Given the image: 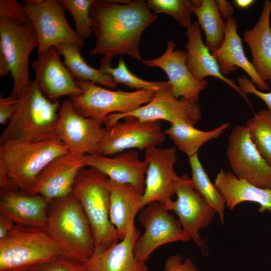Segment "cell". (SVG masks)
I'll list each match as a JSON object with an SVG mask.
<instances>
[{
	"instance_id": "40",
	"label": "cell",
	"mask_w": 271,
	"mask_h": 271,
	"mask_svg": "<svg viewBox=\"0 0 271 271\" xmlns=\"http://www.w3.org/2000/svg\"><path fill=\"white\" fill-rule=\"evenodd\" d=\"M18 98L9 96L3 97L0 96V124H7L15 112L18 103Z\"/></svg>"
},
{
	"instance_id": "9",
	"label": "cell",
	"mask_w": 271,
	"mask_h": 271,
	"mask_svg": "<svg viewBox=\"0 0 271 271\" xmlns=\"http://www.w3.org/2000/svg\"><path fill=\"white\" fill-rule=\"evenodd\" d=\"M24 7L38 41V56L52 47L69 43L80 48L84 41L69 25L66 10L58 0H25Z\"/></svg>"
},
{
	"instance_id": "15",
	"label": "cell",
	"mask_w": 271,
	"mask_h": 271,
	"mask_svg": "<svg viewBox=\"0 0 271 271\" xmlns=\"http://www.w3.org/2000/svg\"><path fill=\"white\" fill-rule=\"evenodd\" d=\"M226 156L231 172L238 178L271 189V167L259 155L245 125H237L228 137Z\"/></svg>"
},
{
	"instance_id": "20",
	"label": "cell",
	"mask_w": 271,
	"mask_h": 271,
	"mask_svg": "<svg viewBox=\"0 0 271 271\" xmlns=\"http://www.w3.org/2000/svg\"><path fill=\"white\" fill-rule=\"evenodd\" d=\"M85 163L86 167L96 169L109 180L131 185L144 192L148 163L140 159L137 151H126L112 156L87 155Z\"/></svg>"
},
{
	"instance_id": "13",
	"label": "cell",
	"mask_w": 271,
	"mask_h": 271,
	"mask_svg": "<svg viewBox=\"0 0 271 271\" xmlns=\"http://www.w3.org/2000/svg\"><path fill=\"white\" fill-rule=\"evenodd\" d=\"M123 119L105 126V134L97 154L112 156L128 150H145L165 140L159 121H143L132 117Z\"/></svg>"
},
{
	"instance_id": "27",
	"label": "cell",
	"mask_w": 271,
	"mask_h": 271,
	"mask_svg": "<svg viewBox=\"0 0 271 271\" xmlns=\"http://www.w3.org/2000/svg\"><path fill=\"white\" fill-rule=\"evenodd\" d=\"M110 183L109 219L121 240L134 224V218L141 210L143 192L128 184L110 180Z\"/></svg>"
},
{
	"instance_id": "2",
	"label": "cell",
	"mask_w": 271,
	"mask_h": 271,
	"mask_svg": "<svg viewBox=\"0 0 271 271\" xmlns=\"http://www.w3.org/2000/svg\"><path fill=\"white\" fill-rule=\"evenodd\" d=\"M17 108L0 137V144L7 141H39L57 136L56 127L60 107L41 92L34 80L18 97Z\"/></svg>"
},
{
	"instance_id": "22",
	"label": "cell",
	"mask_w": 271,
	"mask_h": 271,
	"mask_svg": "<svg viewBox=\"0 0 271 271\" xmlns=\"http://www.w3.org/2000/svg\"><path fill=\"white\" fill-rule=\"evenodd\" d=\"M225 23L224 41L217 50L211 53L218 62L221 73L225 76L236 71L237 67L240 68L249 76L250 81L258 90L269 91V85L260 76L245 55L235 18H228Z\"/></svg>"
},
{
	"instance_id": "43",
	"label": "cell",
	"mask_w": 271,
	"mask_h": 271,
	"mask_svg": "<svg viewBox=\"0 0 271 271\" xmlns=\"http://www.w3.org/2000/svg\"><path fill=\"white\" fill-rule=\"evenodd\" d=\"M219 11L223 18L227 20L232 17L234 13V7L230 3L226 0L216 1Z\"/></svg>"
},
{
	"instance_id": "17",
	"label": "cell",
	"mask_w": 271,
	"mask_h": 271,
	"mask_svg": "<svg viewBox=\"0 0 271 271\" xmlns=\"http://www.w3.org/2000/svg\"><path fill=\"white\" fill-rule=\"evenodd\" d=\"M143 63L164 71L172 92L178 99L198 103L201 93L208 87V82L206 79L199 81L194 78L187 67L185 51L177 48L173 40L167 42L166 50L162 55L145 60Z\"/></svg>"
},
{
	"instance_id": "11",
	"label": "cell",
	"mask_w": 271,
	"mask_h": 271,
	"mask_svg": "<svg viewBox=\"0 0 271 271\" xmlns=\"http://www.w3.org/2000/svg\"><path fill=\"white\" fill-rule=\"evenodd\" d=\"M105 132L102 122L79 114L69 99L63 101L56 134L68 152L80 156L97 154Z\"/></svg>"
},
{
	"instance_id": "28",
	"label": "cell",
	"mask_w": 271,
	"mask_h": 271,
	"mask_svg": "<svg viewBox=\"0 0 271 271\" xmlns=\"http://www.w3.org/2000/svg\"><path fill=\"white\" fill-rule=\"evenodd\" d=\"M229 126V122H224L211 130L204 131L185 122L178 121L171 124L170 127L164 130V133L173 141L177 148L189 158L198 154L203 145L218 138Z\"/></svg>"
},
{
	"instance_id": "7",
	"label": "cell",
	"mask_w": 271,
	"mask_h": 271,
	"mask_svg": "<svg viewBox=\"0 0 271 271\" xmlns=\"http://www.w3.org/2000/svg\"><path fill=\"white\" fill-rule=\"evenodd\" d=\"M81 91L69 97L81 115L97 120L105 125L107 116L125 113L149 102L155 92L147 90H113L90 81L75 79Z\"/></svg>"
},
{
	"instance_id": "30",
	"label": "cell",
	"mask_w": 271,
	"mask_h": 271,
	"mask_svg": "<svg viewBox=\"0 0 271 271\" xmlns=\"http://www.w3.org/2000/svg\"><path fill=\"white\" fill-rule=\"evenodd\" d=\"M63 56L62 62L75 79L91 82L104 87L114 89L117 84L109 75L91 67L85 61L80 48L69 43H63L55 47Z\"/></svg>"
},
{
	"instance_id": "5",
	"label": "cell",
	"mask_w": 271,
	"mask_h": 271,
	"mask_svg": "<svg viewBox=\"0 0 271 271\" xmlns=\"http://www.w3.org/2000/svg\"><path fill=\"white\" fill-rule=\"evenodd\" d=\"M68 152L57 136L34 141H7L0 144V164L19 191L27 193L48 163Z\"/></svg>"
},
{
	"instance_id": "32",
	"label": "cell",
	"mask_w": 271,
	"mask_h": 271,
	"mask_svg": "<svg viewBox=\"0 0 271 271\" xmlns=\"http://www.w3.org/2000/svg\"><path fill=\"white\" fill-rule=\"evenodd\" d=\"M112 59L102 58L99 70L103 73L109 75L114 82L120 83L137 90H147L156 92L170 86L168 81H150L143 79L130 71L124 61L120 57L116 67H111Z\"/></svg>"
},
{
	"instance_id": "18",
	"label": "cell",
	"mask_w": 271,
	"mask_h": 271,
	"mask_svg": "<svg viewBox=\"0 0 271 271\" xmlns=\"http://www.w3.org/2000/svg\"><path fill=\"white\" fill-rule=\"evenodd\" d=\"M85 156L68 152L55 158L40 172L26 193L41 195L50 204L70 195L79 172L86 167Z\"/></svg>"
},
{
	"instance_id": "39",
	"label": "cell",
	"mask_w": 271,
	"mask_h": 271,
	"mask_svg": "<svg viewBox=\"0 0 271 271\" xmlns=\"http://www.w3.org/2000/svg\"><path fill=\"white\" fill-rule=\"evenodd\" d=\"M164 271H200L198 270L193 260L186 258L183 260L179 254L170 256L167 258L164 266Z\"/></svg>"
},
{
	"instance_id": "44",
	"label": "cell",
	"mask_w": 271,
	"mask_h": 271,
	"mask_svg": "<svg viewBox=\"0 0 271 271\" xmlns=\"http://www.w3.org/2000/svg\"><path fill=\"white\" fill-rule=\"evenodd\" d=\"M255 1L253 0H234L235 5L240 9H244L250 7Z\"/></svg>"
},
{
	"instance_id": "16",
	"label": "cell",
	"mask_w": 271,
	"mask_h": 271,
	"mask_svg": "<svg viewBox=\"0 0 271 271\" xmlns=\"http://www.w3.org/2000/svg\"><path fill=\"white\" fill-rule=\"evenodd\" d=\"M175 194L177 199L172 201L167 209L177 214L184 230L206 255L208 247L200 238L199 231L211 223L216 211L194 189L186 174L180 177Z\"/></svg>"
},
{
	"instance_id": "34",
	"label": "cell",
	"mask_w": 271,
	"mask_h": 271,
	"mask_svg": "<svg viewBox=\"0 0 271 271\" xmlns=\"http://www.w3.org/2000/svg\"><path fill=\"white\" fill-rule=\"evenodd\" d=\"M151 11L157 15L166 14L175 19L179 24L187 29L193 22L192 3L189 0H148Z\"/></svg>"
},
{
	"instance_id": "36",
	"label": "cell",
	"mask_w": 271,
	"mask_h": 271,
	"mask_svg": "<svg viewBox=\"0 0 271 271\" xmlns=\"http://www.w3.org/2000/svg\"><path fill=\"white\" fill-rule=\"evenodd\" d=\"M0 19H6L17 24L29 22L24 6L15 0L0 1Z\"/></svg>"
},
{
	"instance_id": "14",
	"label": "cell",
	"mask_w": 271,
	"mask_h": 271,
	"mask_svg": "<svg viewBox=\"0 0 271 271\" xmlns=\"http://www.w3.org/2000/svg\"><path fill=\"white\" fill-rule=\"evenodd\" d=\"M201 116V108L198 103L176 98L169 86L156 91L152 100L146 104L127 113L108 115L105 126L127 117L147 122L163 120L171 124L182 121L195 126Z\"/></svg>"
},
{
	"instance_id": "19",
	"label": "cell",
	"mask_w": 271,
	"mask_h": 271,
	"mask_svg": "<svg viewBox=\"0 0 271 271\" xmlns=\"http://www.w3.org/2000/svg\"><path fill=\"white\" fill-rule=\"evenodd\" d=\"M60 54L55 47L38 56L32 67L42 93L52 101H59L63 96L77 94L81 90L67 68L61 62Z\"/></svg>"
},
{
	"instance_id": "35",
	"label": "cell",
	"mask_w": 271,
	"mask_h": 271,
	"mask_svg": "<svg viewBox=\"0 0 271 271\" xmlns=\"http://www.w3.org/2000/svg\"><path fill=\"white\" fill-rule=\"evenodd\" d=\"M59 1L72 15L77 35L83 41L89 38L93 34L89 10L94 0Z\"/></svg>"
},
{
	"instance_id": "45",
	"label": "cell",
	"mask_w": 271,
	"mask_h": 271,
	"mask_svg": "<svg viewBox=\"0 0 271 271\" xmlns=\"http://www.w3.org/2000/svg\"><path fill=\"white\" fill-rule=\"evenodd\" d=\"M26 271H29V270H26Z\"/></svg>"
},
{
	"instance_id": "23",
	"label": "cell",
	"mask_w": 271,
	"mask_h": 271,
	"mask_svg": "<svg viewBox=\"0 0 271 271\" xmlns=\"http://www.w3.org/2000/svg\"><path fill=\"white\" fill-rule=\"evenodd\" d=\"M140 231L134 225L128 229L125 237L107 249L94 250L84 263L88 271H148L145 262L137 259L134 244Z\"/></svg>"
},
{
	"instance_id": "41",
	"label": "cell",
	"mask_w": 271,
	"mask_h": 271,
	"mask_svg": "<svg viewBox=\"0 0 271 271\" xmlns=\"http://www.w3.org/2000/svg\"><path fill=\"white\" fill-rule=\"evenodd\" d=\"M0 188L5 190L19 191L9 176L4 166L1 164H0Z\"/></svg>"
},
{
	"instance_id": "4",
	"label": "cell",
	"mask_w": 271,
	"mask_h": 271,
	"mask_svg": "<svg viewBox=\"0 0 271 271\" xmlns=\"http://www.w3.org/2000/svg\"><path fill=\"white\" fill-rule=\"evenodd\" d=\"M72 193L89 221L94 250H105L117 243L118 234L109 219V178L93 168L85 167L79 172Z\"/></svg>"
},
{
	"instance_id": "1",
	"label": "cell",
	"mask_w": 271,
	"mask_h": 271,
	"mask_svg": "<svg viewBox=\"0 0 271 271\" xmlns=\"http://www.w3.org/2000/svg\"><path fill=\"white\" fill-rule=\"evenodd\" d=\"M89 17L96 39L90 55L112 59L127 55L138 61L142 36L157 18L143 0H94Z\"/></svg>"
},
{
	"instance_id": "10",
	"label": "cell",
	"mask_w": 271,
	"mask_h": 271,
	"mask_svg": "<svg viewBox=\"0 0 271 271\" xmlns=\"http://www.w3.org/2000/svg\"><path fill=\"white\" fill-rule=\"evenodd\" d=\"M145 207L141 210L139 217L145 231L137 240L133 248L138 260L145 262L156 249L165 244L191 240L178 219L169 213L164 204L155 201Z\"/></svg>"
},
{
	"instance_id": "12",
	"label": "cell",
	"mask_w": 271,
	"mask_h": 271,
	"mask_svg": "<svg viewBox=\"0 0 271 271\" xmlns=\"http://www.w3.org/2000/svg\"><path fill=\"white\" fill-rule=\"evenodd\" d=\"M177 149L155 146L145 150L144 160L148 167L141 210L155 201L162 203L167 209L172 201L171 198L180 179L174 169L178 160Z\"/></svg>"
},
{
	"instance_id": "31",
	"label": "cell",
	"mask_w": 271,
	"mask_h": 271,
	"mask_svg": "<svg viewBox=\"0 0 271 271\" xmlns=\"http://www.w3.org/2000/svg\"><path fill=\"white\" fill-rule=\"evenodd\" d=\"M192 177L190 178L194 189L212 206L218 214L221 224L224 223V199L214 183L211 181L204 170L198 154L189 158Z\"/></svg>"
},
{
	"instance_id": "8",
	"label": "cell",
	"mask_w": 271,
	"mask_h": 271,
	"mask_svg": "<svg viewBox=\"0 0 271 271\" xmlns=\"http://www.w3.org/2000/svg\"><path fill=\"white\" fill-rule=\"evenodd\" d=\"M38 47L37 35L30 21L17 24L8 19H0V59L8 63L13 80L10 96L18 98L31 81L29 57Z\"/></svg>"
},
{
	"instance_id": "38",
	"label": "cell",
	"mask_w": 271,
	"mask_h": 271,
	"mask_svg": "<svg viewBox=\"0 0 271 271\" xmlns=\"http://www.w3.org/2000/svg\"><path fill=\"white\" fill-rule=\"evenodd\" d=\"M237 84L243 94H252L258 97L266 104L268 110L271 111V91L264 92L257 89L245 75L237 78Z\"/></svg>"
},
{
	"instance_id": "26",
	"label": "cell",
	"mask_w": 271,
	"mask_h": 271,
	"mask_svg": "<svg viewBox=\"0 0 271 271\" xmlns=\"http://www.w3.org/2000/svg\"><path fill=\"white\" fill-rule=\"evenodd\" d=\"M271 2L265 1L258 21L243 33L252 56L251 63L263 80L271 85Z\"/></svg>"
},
{
	"instance_id": "25",
	"label": "cell",
	"mask_w": 271,
	"mask_h": 271,
	"mask_svg": "<svg viewBox=\"0 0 271 271\" xmlns=\"http://www.w3.org/2000/svg\"><path fill=\"white\" fill-rule=\"evenodd\" d=\"M214 184L221 192L225 205L231 210L243 202H251L259 205V212H271V189L252 185L223 169L217 174Z\"/></svg>"
},
{
	"instance_id": "42",
	"label": "cell",
	"mask_w": 271,
	"mask_h": 271,
	"mask_svg": "<svg viewBox=\"0 0 271 271\" xmlns=\"http://www.w3.org/2000/svg\"><path fill=\"white\" fill-rule=\"evenodd\" d=\"M15 225V222L10 218L0 213V240L4 239Z\"/></svg>"
},
{
	"instance_id": "29",
	"label": "cell",
	"mask_w": 271,
	"mask_h": 271,
	"mask_svg": "<svg viewBox=\"0 0 271 271\" xmlns=\"http://www.w3.org/2000/svg\"><path fill=\"white\" fill-rule=\"evenodd\" d=\"M192 10L205 36L206 45L211 53L222 45L226 23L214 0H192Z\"/></svg>"
},
{
	"instance_id": "3",
	"label": "cell",
	"mask_w": 271,
	"mask_h": 271,
	"mask_svg": "<svg viewBox=\"0 0 271 271\" xmlns=\"http://www.w3.org/2000/svg\"><path fill=\"white\" fill-rule=\"evenodd\" d=\"M46 227L61 255L85 263L95 245L90 226L78 201L72 193L52 202Z\"/></svg>"
},
{
	"instance_id": "21",
	"label": "cell",
	"mask_w": 271,
	"mask_h": 271,
	"mask_svg": "<svg viewBox=\"0 0 271 271\" xmlns=\"http://www.w3.org/2000/svg\"><path fill=\"white\" fill-rule=\"evenodd\" d=\"M49 205L47 200L39 194L1 189L0 213L17 225L46 228Z\"/></svg>"
},
{
	"instance_id": "24",
	"label": "cell",
	"mask_w": 271,
	"mask_h": 271,
	"mask_svg": "<svg viewBox=\"0 0 271 271\" xmlns=\"http://www.w3.org/2000/svg\"><path fill=\"white\" fill-rule=\"evenodd\" d=\"M186 35V64L194 78L201 81L208 76L216 77L234 89L249 104L247 97L242 93L237 84L221 73L217 61L203 42L201 29L197 21L187 29Z\"/></svg>"
},
{
	"instance_id": "33",
	"label": "cell",
	"mask_w": 271,
	"mask_h": 271,
	"mask_svg": "<svg viewBox=\"0 0 271 271\" xmlns=\"http://www.w3.org/2000/svg\"><path fill=\"white\" fill-rule=\"evenodd\" d=\"M245 125L259 155L271 167V111L259 110L247 119Z\"/></svg>"
},
{
	"instance_id": "6",
	"label": "cell",
	"mask_w": 271,
	"mask_h": 271,
	"mask_svg": "<svg viewBox=\"0 0 271 271\" xmlns=\"http://www.w3.org/2000/svg\"><path fill=\"white\" fill-rule=\"evenodd\" d=\"M61 256L46 228L15 224L0 240V271H26Z\"/></svg>"
},
{
	"instance_id": "37",
	"label": "cell",
	"mask_w": 271,
	"mask_h": 271,
	"mask_svg": "<svg viewBox=\"0 0 271 271\" xmlns=\"http://www.w3.org/2000/svg\"><path fill=\"white\" fill-rule=\"evenodd\" d=\"M29 271H88L84 263L63 256L44 264L34 266Z\"/></svg>"
}]
</instances>
